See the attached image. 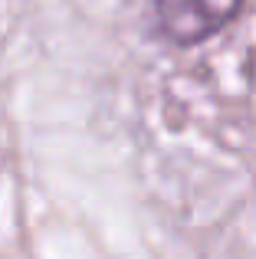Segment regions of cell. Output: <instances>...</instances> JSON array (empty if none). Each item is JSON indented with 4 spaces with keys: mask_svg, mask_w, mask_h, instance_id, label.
<instances>
[{
    "mask_svg": "<svg viewBox=\"0 0 256 259\" xmlns=\"http://www.w3.org/2000/svg\"><path fill=\"white\" fill-rule=\"evenodd\" d=\"M243 0H154V20L174 46H197L240 13Z\"/></svg>",
    "mask_w": 256,
    "mask_h": 259,
    "instance_id": "1",
    "label": "cell"
}]
</instances>
